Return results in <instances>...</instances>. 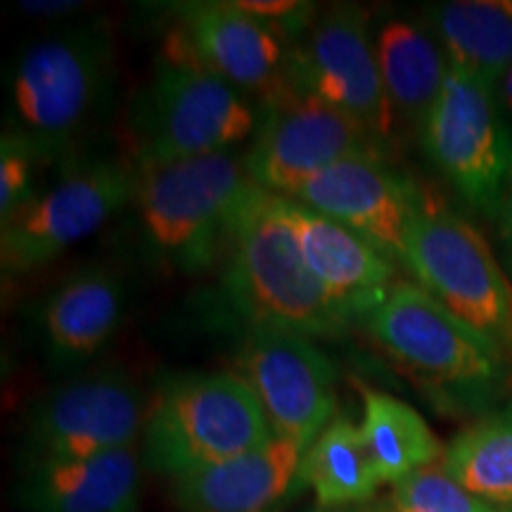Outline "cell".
Instances as JSON below:
<instances>
[{
    "instance_id": "21",
    "label": "cell",
    "mask_w": 512,
    "mask_h": 512,
    "mask_svg": "<svg viewBox=\"0 0 512 512\" xmlns=\"http://www.w3.org/2000/svg\"><path fill=\"white\" fill-rule=\"evenodd\" d=\"M427 15L448 64L496 91L512 67V0H448Z\"/></svg>"
},
{
    "instance_id": "26",
    "label": "cell",
    "mask_w": 512,
    "mask_h": 512,
    "mask_svg": "<svg viewBox=\"0 0 512 512\" xmlns=\"http://www.w3.org/2000/svg\"><path fill=\"white\" fill-rule=\"evenodd\" d=\"M38 162H43V157L22 133L12 128L3 133V140H0V223L17 214L38 192L34 188Z\"/></svg>"
},
{
    "instance_id": "2",
    "label": "cell",
    "mask_w": 512,
    "mask_h": 512,
    "mask_svg": "<svg viewBox=\"0 0 512 512\" xmlns=\"http://www.w3.org/2000/svg\"><path fill=\"white\" fill-rule=\"evenodd\" d=\"M233 152L136 164V214L147 249L178 273H202L226 254L230 226L247 190Z\"/></svg>"
},
{
    "instance_id": "22",
    "label": "cell",
    "mask_w": 512,
    "mask_h": 512,
    "mask_svg": "<svg viewBox=\"0 0 512 512\" xmlns=\"http://www.w3.org/2000/svg\"><path fill=\"white\" fill-rule=\"evenodd\" d=\"M297 484L309 486L320 508H344L370 501L382 482L361 425L347 418L330 420L304 451Z\"/></svg>"
},
{
    "instance_id": "6",
    "label": "cell",
    "mask_w": 512,
    "mask_h": 512,
    "mask_svg": "<svg viewBox=\"0 0 512 512\" xmlns=\"http://www.w3.org/2000/svg\"><path fill=\"white\" fill-rule=\"evenodd\" d=\"M406 268L453 316L512 358V280L470 221L418 197Z\"/></svg>"
},
{
    "instance_id": "11",
    "label": "cell",
    "mask_w": 512,
    "mask_h": 512,
    "mask_svg": "<svg viewBox=\"0 0 512 512\" xmlns=\"http://www.w3.org/2000/svg\"><path fill=\"white\" fill-rule=\"evenodd\" d=\"M287 86L349 114L375 138L392 131L394 112L384 95L368 17L358 5H335L306 24L287 55Z\"/></svg>"
},
{
    "instance_id": "12",
    "label": "cell",
    "mask_w": 512,
    "mask_h": 512,
    "mask_svg": "<svg viewBox=\"0 0 512 512\" xmlns=\"http://www.w3.org/2000/svg\"><path fill=\"white\" fill-rule=\"evenodd\" d=\"M235 368L264 408L273 437L306 451L330 425L337 406V368L313 337L252 328L242 339Z\"/></svg>"
},
{
    "instance_id": "19",
    "label": "cell",
    "mask_w": 512,
    "mask_h": 512,
    "mask_svg": "<svg viewBox=\"0 0 512 512\" xmlns=\"http://www.w3.org/2000/svg\"><path fill=\"white\" fill-rule=\"evenodd\" d=\"M304 448L273 437L268 444L174 479L181 512H271L297 484Z\"/></svg>"
},
{
    "instance_id": "24",
    "label": "cell",
    "mask_w": 512,
    "mask_h": 512,
    "mask_svg": "<svg viewBox=\"0 0 512 512\" xmlns=\"http://www.w3.org/2000/svg\"><path fill=\"white\" fill-rule=\"evenodd\" d=\"M446 472L472 496L512 510V418L460 432L444 448Z\"/></svg>"
},
{
    "instance_id": "10",
    "label": "cell",
    "mask_w": 512,
    "mask_h": 512,
    "mask_svg": "<svg viewBox=\"0 0 512 512\" xmlns=\"http://www.w3.org/2000/svg\"><path fill=\"white\" fill-rule=\"evenodd\" d=\"M363 155H380L377 138L366 126L287 86L261 105L259 126L242 164L256 188L292 200L330 166Z\"/></svg>"
},
{
    "instance_id": "29",
    "label": "cell",
    "mask_w": 512,
    "mask_h": 512,
    "mask_svg": "<svg viewBox=\"0 0 512 512\" xmlns=\"http://www.w3.org/2000/svg\"><path fill=\"white\" fill-rule=\"evenodd\" d=\"M498 93H501L503 105L512 112V67L508 69V74L503 76V81L498 83Z\"/></svg>"
},
{
    "instance_id": "3",
    "label": "cell",
    "mask_w": 512,
    "mask_h": 512,
    "mask_svg": "<svg viewBox=\"0 0 512 512\" xmlns=\"http://www.w3.org/2000/svg\"><path fill=\"white\" fill-rule=\"evenodd\" d=\"M273 430L238 373H183L159 384L147 408L145 463L183 477L268 444Z\"/></svg>"
},
{
    "instance_id": "25",
    "label": "cell",
    "mask_w": 512,
    "mask_h": 512,
    "mask_svg": "<svg viewBox=\"0 0 512 512\" xmlns=\"http://www.w3.org/2000/svg\"><path fill=\"white\" fill-rule=\"evenodd\" d=\"M389 512H505L472 496L446 472L444 465H427L394 484Z\"/></svg>"
},
{
    "instance_id": "16",
    "label": "cell",
    "mask_w": 512,
    "mask_h": 512,
    "mask_svg": "<svg viewBox=\"0 0 512 512\" xmlns=\"http://www.w3.org/2000/svg\"><path fill=\"white\" fill-rule=\"evenodd\" d=\"M290 219L313 278L349 320H366L396 280V264L342 223L290 200Z\"/></svg>"
},
{
    "instance_id": "5",
    "label": "cell",
    "mask_w": 512,
    "mask_h": 512,
    "mask_svg": "<svg viewBox=\"0 0 512 512\" xmlns=\"http://www.w3.org/2000/svg\"><path fill=\"white\" fill-rule=\"evenodd\" d=\"M112 64V38L98 27H74L29 43L10 74V128L43 159L55 157L98 110Z\"/></svg>"
},
{
    "instance_id": "23",
    "label": "cell",
    "mask_w": 512,
    "mask_h": 512,
    "mask_svg": "<svg viewBox=\"0 0 512 512\" xmlns=\"http://www.w3.org/2000/svg\"><path fill=\"white\" fill-rule=\"evenodd\" d=\"M361 432L382 484H396L444 456L427 420L392 394L363 387Z\"/></svg>"
},
{
    "instance_id": "8",
    "label": "cell",
    "mask_w": 512,
    "mask_h": 512,
    "mask_svg": "<svg viewBox=\"0 0 512 512\" xmlns=\"http://www.w3.org/2000/svg\"><path fill=\"white\" fill-rule=\"evenodd\" d=\"M418 131L439 174L472 209L496 219L508 188L512 145L494 88L451 67Z\"/></svg>"
},
{
    "instance_id": "28",
    "label": "cell",
    "mask_w": 512,
    "mask_h": 512,
    "mask_svg": "<svg viewBox=\"0 0 512 512\" xmlns=\"http://www.w3.org/2000/svg\"><path fill=\"white\" fill-rule=\"evenodd\" d=\"M503 230H505V242H508L510 249V261H512V164H510V174H508V188H505V200H503Z\"/></svg>"
},
{
    "instance_id": "15",
    "label": "cell",
    "mask_w": 512,
    "mask_h": 512,
    "mask_svg": "<svg viewBox=\"0 0 512 512\" xmlns=\"http://www.w3.org/2000/svg\"><path fill=\"white\" fill-rule=\"evenodd\" d=\"M418 192L382 162L380 155L344 159L304 185L294 202L354 230L363 240L406 266Z\"/></svg>"
},
{
    "instance_id": "9",
    "label": "cell",
    "mask_w": 512,
    "mask_h": 512,
    "mask_svg": "<svg viewBox=\"0 0 512 512\" xmlns=\"http://www.w3.org/2000/svg\"><path fill=\"white\" fill-rule=\"evenodd\" d=\"M370 337L396 363L446 387L501 382L508 358L494 342L453 316L425 287L399 280L366 316Z\"/></svg>"
},
{
    "instance_id": "4",
    "label": "cell",
    "mask_w": 512,
    "mask_h": 512,
    "mask_svg": "<svg viewBox=\"0 0 512 512\" xmlns=\"http://www.w3.org/2000/svg\"><path fill=\"white\" fill-rule=\"evenodd\" d=\"M261 110L207 69L162 50L128 112L136 162L159 164L233 152L254 138Z\"/></svg>"
},
{
    "instance_id": "13",
    "label": "cell",
    "mask_w": 512,
    "mask_h": 512,
    "mask_svg": "<svg viewBox=\"0 0 512 512\" xmlns=\"http://www.w3.org/2000/svg\"><path fill=\"white\" fill-rule=\"evenodd\" d=\"M145 394L131 377L93 373L64 382L31 408L29 460L91 458L136 446L145 432Z\"/></svg>"
},
{
    "instance_id": "17",
    "label": "cell",
    "mask_w": 512,
    "mask_h": 512,
    "mask_svg": "<svg viewBox=\"0 0 512 512\" xmlns=\"http://www.w3.org/2000/svg\"><path fill=\"white\" fill-rule=\"evenodd\" d=\"M126 287L112 268L86 266L62 280L38 304L36 330L48 361L74 368L98 356L117 335Z\"/></svg>"
},
{
    "instance_id": "18",
    "label": "cell",
    "mask_w": 512,
    "mask_h": 512,
    "mask_svg": "<svg viewBox=\"0 0 512 512\" xmlns=\"http://www.w3.org/2000/svg\"><path fill=\"white\" fill-rule=\"evenodd\" d=\"M140 467L136 446L91 458L29 460L17 498L29 512H133Z\"/></svg>"
},
{
    "instance_id": "14",
    "label": "cell",
    "mask_w": 512,
    "mask_h": 512,
    "mask_svg": "<svg viewBox=\"0 0 512 512\" xmlns=\"http://www.w3.org/2000/svg\"><path fill=\"white\" fill-rule=\"evenodd\" d=\"M166 53L183 57L228 81L261 105L287 88V50L283 31L240 10L235 0H200L176 8V29Z\"/></svg>"
},
{
    "instance_id": "1",
    "label": "cell",
    "mask_w": 512,
    "mask_h": 512,
    "mask_svg": "<svg viewBox=\"0 0 512 512\" xmlns=\"http://www.w3.org/2000/svg\"><path fill=\"white\" fill-rule=\"evenodd\" d=\"M223 294L247 330L275 328L335 339L351 320L313 278L290 219V200L247 190L226 245Z\"/></svg>"
},
{
    "instance_id": "20",
    "label": "cell",
    "mask_w": 512,
    "mask_h": 512,
    "mask_svg": "<svg viewBox=\"0 0 512 512\" xmlns=\"http://www.w3.org/2000/svg\"><path fill=\"white\" fill-rule=\"evenodd\" d=\"M375 53L394 119L420 128L451 69L439 38L408 19H392L377 34Z\"/></svg>"
},
{
    "instance_id": "7",
    "label": "cell",
    "mask_w": 512,
    "mask_h": 512,
    "mask_svg": "<svg viewBox=\"0 0 512 512\" xmlns=\"http://www.w3.org/2000/svg\"><path fill=\"white\" fill-rule=\"evenodd\" d=\"M136 195V164L100 157L72 166L0 223L3 275L50 264L110 223Z\"/></svg>"
},
{
    "instance_id": "30",
    "label": "cell",
    "mask_w": 512,
    "mask_h": 512,
    "mask_svg": "<svg viewBox=\"0 0 512 512\" xmlns=\"http://www.w3.org/2000/svg\"><path fill=\"white\" fill-rule=\"evenodd\" d=\"M505 512H512V510H505Z\"/></svg>"
},
{
    "instance_id": "27",
    "label": "cell",
    "mask_w": 512,
    "mask_h": 512,
    "mask_svg": "<svg viewBox=\"0 0 512 512\" xmlns=\"http://www.w3.org/2000/svg\"><path fill=\"white\" fill-rule=\"evenodd\" d=\"M22 12H27L31 17H67L74 15L83 8L81 0H27V3H19Z\"/></svg>"
}]
</instances>
